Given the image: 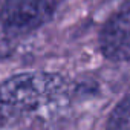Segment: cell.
Returning <instances> with one entry per match:
<instances>
[{"mask_svg":"<svg viewBox=\"0 0 130 130\" xmlns=\"http://www.w3.org/2000/svg\"><path fill=\"white\" fill-rule=\"evenodd\" d=\"M71 86L51 72H25L0 84V130H52L71 106Z\"/></svg>","mask_w":130,"mask_h":130,"instance_id":"1","label":"cell"},{"mask_svg":"<svg viewBox=\"0 0 130 130\" xmlns=\"http://www.w3.org/2000/svg\"><path fill=\"white\" fill-rule=\"evenodd\" d=\"M100 47L112 61L130 60V0L107 20L100 35Z\"/></svg>","mask_w":130,"mask_h":130,"instance_id":"2","label":"cell"},{"mask_svg":"<svg viewBox=\"0 0 130 130\" xmlns=\"http://www.w3.org/2000/svg\"><path fill=\"white\" fill-rule=\"evenodd\" d=\"M54 8L55 0H11L5 12V25L12 31H29L44 22Z\"/></svg>","mask_w":130,"mask_h":130,"instance_id":"3","label":"cell"},{"mask_svg":"<svg viewBox=\"0 0 130 130\" xmlns=\"http://www.w3.org/2000/svg\"><path fill=\"white\" fill-rule=\"evenodd\" d=\"M106 130H130V93L113 109Z\"/></svg>","mask_w":130,"mask_h":130,"instance_id":"4","label":"cell"}]
</instances>
